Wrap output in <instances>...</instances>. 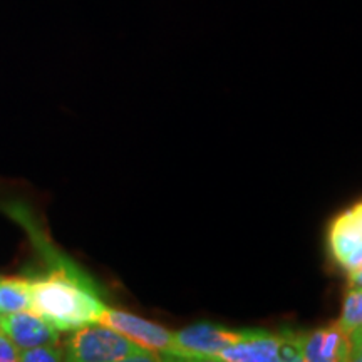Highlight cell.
Segmentation results:
<instances>
[{"instance_id": "cell-1", "label": "cell", "mask_w": 362, "mask_h": 362, "mask_svg": "<svg viewBox=\"0 0 362 362\" xmlns=\"http://www.w3.org/2000/svg\"><path fill=\"white\" fill-rule=\"evenodd\" d=\"M104 309L98 288L71 262L30 280V310L57 330L98 324Z\"/></svg>"}, {"instance_id": "cell-2", "label": "cell", "mask_w": 362, "mask_h": 362, "mask_svg": "<svg viewBox=\"0 0 362 362\" xmlns=\"http://www.w3.org/2000/svg\"><path fill=\"white\" fill-rule=\"evenodd\" d=\"M64 352L66 361L74 362L163 361L153 351L144 349L117 330L99 322L74 330Z\"/></svg>"}, {"instance_id": "cell-3", "label": "cell", "mask_w": 362, "mask_h": 362, "mask_svg": "<svg viewBox=\"0 0 362 362\" xmlns=\"http://www.w3.org/2000/svg\"><path fill=\"white\" fill-rule=\"evenodd\" d=\"M220 362H291L302 361L300 332L282 330L279 334L265 330H245V336L216 356Z\"/></svg>"}, {"instance_id": "cell-4", "label": "cell", "mask_w": 362, "mask_h": 362, "mask_svg": "<svg viewBox=\"0 0 362 362\" xmlns=\"http://www.w3.org/2000/svg\"><path fill=\"white\" fill-rule=\"evenodd\" d=\"M176 361L216 362V356L225 347L238 342L245 330H228L220 325L200 322L173 334Z\"/></svg>"}, {"instance_id": "cell-5", "label": "cell", "mask_w": 362, "mask_h": 362, "mask_svg": "<svg viewBox=\"0 0 362 362\" xmlns=\"http://www.w3.org/2000/svg\"><path fill=\"white\" fill-rule=\"evenodd\" d=\"M99 324L117 330L138 346L153 351L161 359L176 361L173 332L161 327V325L149 322V320H144L141 317L129 314V312L110 309V307L104 309Z\"/></svg>"}, {"instance_id": "cell-6", "label": "cell", "mask_w": 362, "mask_h": 362, "mask_svg": "<svg viewBox=\"0 0 362 362\" xmlns=\"http://www.w3.org/2000/svg\"><path fill=\"white\" fill-rule=\"evenodd\" d=\"M302 361L344 362L351 361V334L339 322H332L314 332H300Z\"/></svg>"}, {"instance_id": "cell-7", "label": "cell", "mask_w": 362, "mask_h": 362, "mask_svg": "<svg viewBox=\"0 0 362 362\" xmlns=\"http://www.w3.org/2000/svg\"><path fill=\"white\" fill-rule=\"evenodd\" d=\"M0 330L21 349L59 341V330L33 310L0 314Z\"/></svg>"}, {"instance_id": "cell-8", "label": "cell", "mask_w": 362, "mask_h": 362, "mask_svg": "<svg viewBox=\"0 0 362 362\" xmlns=\"http://www.w3.org/2000/svg\"><path fill=\"white\" fill-rule=\"evenodd\" d=\"M359 245H362V221L351 208L330 225L329 250L332 259L341 265V262Z\"/></svg>"}, {"instance_id": "cell-9", "label": "cell", "mask_w": 362, "mask_h": 362, "mask_svg": "<svg viewBox=\"0 0 362 362\" xmlns=\"http://www.w3.org/2000/svg\"><path fill=\"white\" fill-rule=\"evenodd\" d=\"M30 310V280L0 277V314Z\"/></svg>"}, {"instance_id": "cell-10", "label": "cell", "mask_w": 362, "mask_h": 362, "mask_svg": "<svg viewBox=\"0 0 362 362\" xmlns=\"http://www.w3.org/2000/svg\"><path fill=\"white\" fill-rule=\"evenodd\" d=\"M346 332H354L362 327V287H351L346 293L342 305V315L337 320Z\"/></svg>"}, {"instance_id": "cell-11", "label": "cell", "mask_w": 362, "mask_h": 362, "mask_svg": "<svg viewBox=\"0 0 362 362\" xmlns=\"http://www.w3.org/2000/svg\"><path fill=\"white\" fill-rule=\"evenodd\" d=\"M22 362H57L66 361L64 349L57 344H40V346L29 347V349H21Z\"/></svg>"}, {"instance_id": "cell-12", "label": "cell", "mask_w": 362, "mask_h": 362, "mask_svg": "<svg viewBox=\"0 0 362 362\" xmlns=\"http://www.w3.org/2000/svg\"><path fill=\"white\" fill-rule=\"evenodd\" d=\"M21 361V347L0 330V362Z\"/></svg>"}, {"instance_id": "cell-13", "label": "cell", "mask_w": 362, "mask_h": 362, "mask_svg": "<svg viewBox=\"0 0 362 362\" xmlns=\"http://www.w3.org/2000/svg\"><path fill=\"white\" fill-rule=\"evenodd\" d=\"M341 267H344L347 272H354L357 269H361L362 267V245H359L357 248H354L349 255L346 257L341 262Z\"/></svg>"}, {"instance_id": "cell-14", "label": "cell", "mask_w": 362, "mask_h": 362, "mask_svg": "<svg viewBox=\"0 0 362 362\" xmlns=\"http://www.w3.org/2000/svg\"><path fill=\"white\" fill-rule=\"evenodd\" d=\"M349 285L351 287H362V267L354 272H349Z\"/></svg>"}, {"instance_id": "cell-15", "label": "cell", "mask_w": 362, "mask_h": 362, "mask_svg": "<svg viewBox=\"0 0 362 362\" xmlns=\"http://www.w3.org/2000/svg\"><path fill=\"white\" fill-rule=\"evenodd\" d=\"M351 361H362V341L352 344Z\"/></svg>"}, {"instance_id": "cell-16", "label": "cell", "mask_w": 362, "mask_h": 362, "mask_svg": "<svg viewBox=\"0 0 362 362\" xmlns=\"http://www.w3.org/2000/svg\"><path fill=\"white\" fill-rule=\"evenodd\" d=\"M362 341V327L356 329L354 332H351V342L356 344V342H361Z\"/></svg>"}]
</instances>
